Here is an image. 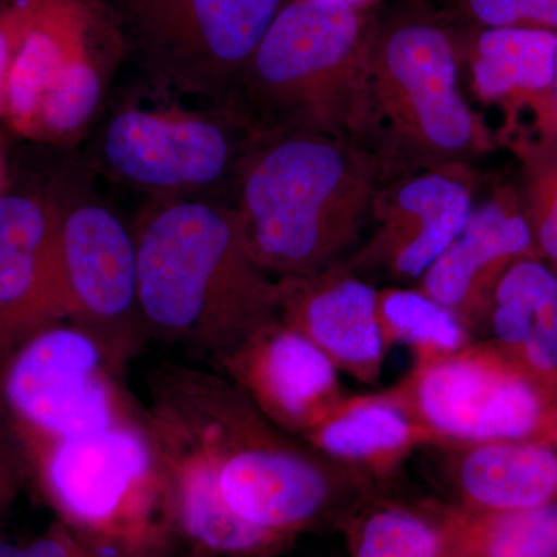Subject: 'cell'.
Segmentation results:
<instances>
[{"mask_svg":"<svg viewBox=\"0 0 557 557\" xmlns=\"http://www.w3.org/2000/svg\"><path fill=\"white\" fill-rule=\"evenodd\" d=\"M474 168H435L388 178L376 196L369 233L344 263L372 284L416 285L456 239L474 209Z\"/></svg>","mask_w":557,"mask_h":557,"instance_id":"obj_12","label":"cell"},{"mask_svg":"<svg viewBox=\"0 0 557 557\" xmlns=\"http://www.w3.org/2000/svg\"><path fill=\"white\" fill-rule=\"evenodd\" d=\"M21 463L7 440L0 434V511L9 507L20 486Z\"/></svg>","mask_w":557,"mask_h":557,"instance_id":"obj_29","label":"cell"},{"mask_svg":"<svg viewBox=\"0 0 557 557\" xmlns=\"http://www.w3.org/2000/svg\"><path fill=\"white\" fill-rule=\"evenodd\" d=\"M251 138L222 106L209 112L124 108L102 126L98 160L110 177L157 200L222 201L223 193L234 205Z\"/></svg>","mask_w":557,"mask_h":557,"instance_id":"obj_10","label":"cell"},{"mask_svg":"<svg viewBox=\"0 0 557 557\" xmlns=\"http://www.w3.org/2000/svg\"><path fill=\"white\" fill-rule=\"evenodd\" d=\"M384 392L435 435L443 449L509 440L547 443L557 417V394L487 339L413 362Z\"/></svg>","mask_w":557,"mask_h":557,"instance_id":"obj_9","label":"cell"},{"mask_svg":"<svg viewBox=\"0 0 557 557\" xmlns=\"http://www.w3.org/2000/svg\"><path fill=\"white\" fill-rule=\"evenodd\" d=\"M333 463L383 485L417 449L440 442L386 392L344 397L300 437Z\"/></svg>","mask_w":557,"mask_h":557,"instance_id":"obj_18","label":"cell"},{"mask_svg":"<svg viewBox=\"0 0 557 557\" xmlns=\"http://www.w3.org/2000/svg\"><path fill=\"white\" fill-rule=\"evenodd\" d=\"M446 450V478L458 507L515 511L557 504V449L547 443L509 440Z\"/></svg>","mask_w":557,"mask_h":557,"instance_id":"obj_19","label":"cell"},{"mask_svg":"<svg viewBox=\"0 0 557 557\" xmlns=\"http://www.w3.org/2000/svg\"><path fill=\"white\" fill-rule=\"evenodd\" d=\"M372 9L287 0L222 108L252 137L319 134L368 146Z\"/></svg>","mask_w":557,"mask_h":557,"instance_id":"obj_5","label":"cell"},{"mask_svg":"<svg viewBox=\"0 0 557 557\" xmlns=\"http://www.w3.org/2000/svg\"><path fill=\"white\" fill-rule=\"evenodd\" d=\"M287 0H116L124 46L156 89L223 106Z\"/></svg>","mask_w":557,"mask_h":557,"instance_id":"obj_8","label":"cell"},{"mask_svg":"<svg viewBox=\"0 0 557 557\" xmlns=\"http://www.w3.org/2000/svg\"><path fill=\"white\" fill-rule=\"evenodd\" d=\"M124 50L116 21L78 54L51 87L40 104L32 138L64 143L83 134L100 109L110 69Z\"/></svg>","mask_w":557,"mask_h":557,"instance_id":"obj_22","label":"cell"},{"mask_svg":"<svg viewBox=\"0 0 557 557\" xmlns=\"http://www.w3.org/2000/svg\"><path fill=\"white\" fill-rule=\"evenodd\" d=\"M281 289L282 321L306 335L339 372L364 384L380 380L387 348L375 285L341 262L311 276L281 278Z\"/></svg>","mask_w":557,"mask_h":557,"instance_id":"obj_16","label":"cell"},{"mask_svg":"<svg viewBox=\"0 0 557 557\" xmlns=\"http://www.w3.org/2000/svg\"><path fill=\"white\" fill-rule=\"evenodd\" d=\"M134 233L149 341L215 364L281 314V281L252 260L234 205L156 200Z\"/></svg>","mask_w":557,"mask_h":557,"instance_id":"obj_2","label":"cell"},{"mask_svg":"<svg viewBox=\"0 0 557 557\" xmlns=\"http://www.w3.org/2000/svg\"><path fill=\"white\" fill-rule=\"evenodd\" d=\"M536 255L515 185L497 186L474 205L463 228L416 287L446 307L472 335L485 332L498 281L523 256Z\"/></svg>","mask_w":557,"mask_h":557,"instance_id":"obj_15","label":"cell"},{"mask_svg":"<svg viewBox=\"0 0 557 557\" xmlns=\"http://www.w3.org/2000/svg\"><path fill=\"white\" fill-rule=\"evenodd\" d=\"M456 33L472 94L504 115L497 141L557 138V33L467 25Z\"/></svg>","mask_w":557,"mask_h":557,"instance_id":"obj_13","label":"cell"},{"mask_svg":"<svg viewBox=\"0 0 557 557\" xmlns=\"http://www.w3.org/2000/svg\"><path fill=\"white\" fill-rule=\"evenodd\" d=\"M148 429L171 518L194 547L228 553L247 523L296 537L341 525L379 483L282 431L219 370L163 361L149 369Z\"/></svg>","mask_w":557,"mask_h":557,"instance_id":"obj_1","label":"cell"},{"mask_svg":"<svg viewBox=\"0 0 557 557\" xmlns=\"http://www.w3.org/2000/svg\"><path fill=\"white\" fill-rule=\"evenodd\" d=\"M5 163H3L2 150H0V194L5 193Z\"/></svg>","mask_w":557,"mask_h":557,"instance_id":"obj_30","label":"cell"},{"mask_svg":"<svg viewBox=\"0 0 557 557\" xmlns=\"http://www.w3.org/2000/svg\"><path fill=\"white\" fill-rule=\"evenodd\" d=\"M456 27L418 0L373 13L366 58L368 148L392 177L474 166L497 138L460 87Z\"/></svg>","mask_w":557,"mask_h":557,"instance_id":"obj_4","label":"cell"},{"mask_svg":"<svg viewBox=\"0 0 557 557\" xmlns=\"http://www.w3.org/2000/svg\"><path fill=\"white\" fill-rule=\"evenodd\" d=\"M61 200L0 194V366L22 339L53 324L54 248Z\"/></svg>","mask_w":557,"mask_h":557,"instance_id":"obj_17","label":"cell"},{"mask_svg":"<svg viewBox=\"0 0 557 557\" xmlns=\"http://www.w3.org/2000/svg\"><path fill=\"white\" fill-rule=\"evenodd\" d=\"M0 557H116L106 556L89 545L73 541L67 534L58 533L38 539L32 544L14 545L0 541Z\"/></svg>","mask_w":557,"mask_h":557,"instance_id":"obj_28","label":"cell"},{"mask_svg":"<svg viewBox=\"0 0 557 557\" xmlns=\"http://www.w3.org/2000/svg\"><path fill=\"white\" fill-rule=\"evenodd\" d=\"M483 335L528 376L557 394V273L537 255L523 256L505 271Z\"/></svg>","mask_w":557,"mask_h":557,"instance_id":"obj_20","label":"cell"},{"mask_svg":"<svg viewBox=\"0 0 557 557\" xmlns=\"http://www.w3.org/2000/svg\"><path fill=\"white\" fill-rule=\"evenodd\" d=\"M453 11L467 27L557 33V0H453Z\"/></svg>","mask_w":557,"mask_h":557,"instance_id":"obj_26","label":"cell"},{"mask_svg":"<svg viewBox=\"0 0 557 557\" xmlns=\"http://www.w3.org/2000/svg\"><path fill=\"white\" fill-rule=\"evenodd\" d=\"M86 330L57 322L21 341L0 366V424L17 460L33 450L141 423L145 406Z\"/></svg>","mask_w":557,"mask_h":557,"instance_id":"obj_6","label":"cell"},{"mask_svg":"<svg viewBox=\"0 0 557 557\" xmlns=\"http://www.w3.org/2000/svg\"><path fill=\"white\" fill-rule=\"evenodd\" d=\"M39 0H0V98L7 70Z\"/></svg>","mask_w":557,"mask_h":557,"instance_id":"obj_27","label":"cell"},{"mask_svg":"<svg viewBox=\"0 0 557 557\" xmlns=\"http://www.w3.org/2000/svg\"><path fill=\"white\" fill-rule=\"evenodd\" d=\"M556 84H557V42H556Z\"/></svg>","mask_w":557,"mask_h":557,"instance_id":"obj_32","label":"cell"},{"mask_svg":"<svg viewBox=\"0 0 557 557\" xmlns=\"http://www.w3.org/2000/svg\"><path fill=\"white\" fill-rule=\"evenodd\" d=\"M388 178L383 160L351 139L252 137L234 196L249 255L277 281L344 262L364 239Z\"/></svg>","mask_w":557,"mask_h":557,"instance_id":"obj_3","label":"cell"},{"mask_svg":"<svg viewBox=\"0 0 557 557\" xmlns=\"http://www.w3.org/2000/svg\"><path fill=\"white\" fill-rule=\"evenodd\" d=\"M508 148L518 159L515 188L534 251L557 273V138L522 137Z\"/></svg>","mask_w":557,"mask_h":557,"instance_id":"obj_25","label":"cell"},{"mask_svg":"<svg viewBox=\"0 0 557 557\" xmlns=\"http://www.w3.org/2000/svg\"><path fill=\"white\" fill-rule=\"evenodd\" d=\"M432 507L442 528L440 557H557V504L515 511Z\"/></svg>","mask_w":557,"mask_h":557,"instance_id":"obj_21","label":"cell"},{"mask_svg":"<svg viewBox=\"0 0 557 557\" xmlns=\"http://www.w3.org/2000/svg\"><path fill=\"white\" fill-rule=\"evenodd\" d=\"M70 525L124 557H149L157 512L171 519L166 482L141 423L44 446L20 458ZM104 555V553H102Z\"/></svg>","mask_w":557,"mask_h":557,"instance_id":"obj_7","label":"cell"},{"mask_svg":"<svg viewBox=\"0 0 557 557\" xmlns=\"http://www.w3.org/2000/svg\"><path fill=\"white\" fill-rule=\"evenodd\" d=\"M547 445L553 446V448L557 449V417L555 424H553L552 431H549Z\"/></svg>","mask_w":557,"mask_h":557,"instance_id":"obj_31","label":"cell"},{"mask_svg":"<svg viewBox=\"0 0 557 557\" xmlns=\"http://www.w3.org/2000/svg\"><path fill=\"white\" fill-rule=\"evenodd\" d=\"M51 319L89 332L123 372L148 344L134 230L100 201L61 203Z\"/></svg>","mask_w":557,"mask_h":557,"instance_id":"obj_11","label":"cell"},{"mask_svg":"<svg viewBox=\"0 0 557 557\" xmlns=\"http://www.w3.org/2000/svg\"><path fill=\"white\" fill-rule=\"evenodd\" d=\"M350 557H440L443 536L432 504L409 505L379 494L339 528Z\"/></svg>","mask_w":557,"mask_h":557,"instance_id":"obj_23","label":"cell"},{"mask_svg":"<svg viewBox=\"0 0 557 557\" xmlns=\"http://www.w3.org/2000/svg\"><path fill=\"white\" fill-rule=\"evenodd\" d=\"M212 366L271 423L298 438L346 397L336 366L281 318Z\"/></svg>","mask_w":557,"mask_h":557,"instance_id":"obj_14","label":"cell"},{"mask_svg":"<svg viewBox=\"0 0 557 557\" xmlns=\"http://www.w3.org/2000/svg\"><path fill=\"white\" fill-rule=\"evenodd\" d=\"M379 319L387 351L408 347L413 362L445 357L475 339L453 311L416 285L379 288Z\"/></svg>","mask_w":557,"mask_h":557,"instance_id":"obj_24","label":"cell"}]
</instances>
